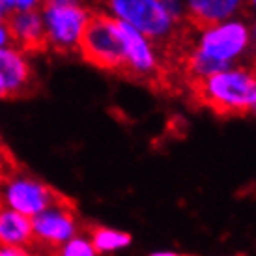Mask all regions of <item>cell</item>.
I'll list each match as a JSON object with an SVG mask.
<instances>
[{
  "label": "cell",
  "mask_w": 256,
  "mask_h": 256,
  "mask_svg": "<svg viewBox=\"0 0 256 256\" xmlns=\"http://www.w3.org/2000/svg\"><path fill=\"white\" fill-rule=\"evenodd\" d=\"M249 2H250V6L254 8V12H256V0H249Z\"/></svg>",
  "instance_id": "cb8c5ba5"
},
{
  "label": "cell",
  "mask_w": 256,
  "mask_h": 256,
  "mask_svg": "<svg viewBox=\"0 0 256 256\" xmlns=\"http://www.w3.org/2000/svg\"><path fill=\"white\" fill-rule=\"evenodd\" d=\"M78 52L88 64L105 72H124V49H122L118 21L105 12L92 14V19L78 43Z\"/></svg>",
  "instance_id": "3957f363"
},
{
  "label": "cell",
  "mask_w": 256,
  "mask_h": 256,
  "mask_svg": "<svg viewBox=\"0 0 256 256\" xmlns=\"http://www.w3.org/2000/svg\"><path fill=\"white\" fill-rule=\"evenodd\" d=\"M77 234H80V220L73 204L66 198L32 217V238L40 249L54 252Z\"/></svg>",
  "instance_id": "52a82bcc"
},
{
  "label": "cell",
  "mask_w": 256,
  "mask_h": 256,
  "mask_svg": "<svg viewBox=\"0 0 256 256\" xmlns=\"http://www.w3.org/2000/svg\"><path fill=\"white\" fill-rule=\"evenodd\" d=\"M150 256H194V254H184V252H174V250H159V252H152Z\"/></svg>",
  "instance_id": "d6986e66"
},
{
  "label": "cell",
  "mask_w": 256,
  "mask_h": 256,
  "mask_svg": "<svg viewBox=\"0 0 256 256\" xmlns=\"http://www.w3.org/2000/svg\"><path fill=\"white\" fill-rule=\"evenodd\" d=\"M0 245L28 250L30 245H34L32 219L14 210L0 208Z\"/></svg>",
  "instance_id": "7c38bea8"
},
{
  "label": "cell",
  "mask_w": 256,
  "mask_h": 256,
  "mask_svg": "<svg viewBox=\"0 0 256 256\" xmlns=\"http://www.w3.org/2000/svg\"><path fill=\"white\" fill-rule=\"evenodd\" d=\"M34 68L26 50L10 45L0 49V100L21 98L30 90Z\"/></svg>",
  "instance_id": "ba28073f"
},
{
  "label": "cell",
  "mask_w": 256,
  "mask_h": 256,
  "mask_svg": "<svg viewBox=\"0 0 256 256\" xmlns=\"http://www.w3.org/2000/svg\"><path fill=\"white\" fill-rule=\"evenodd\" d=\"M88 240L94 245V249L100 256L112 254L118 250L128 249L133 243V236L129 232L118 230V228L103 226V224H96V226L88 228Z\"/></svg>",
  "instance_id": "4fadbf2b"
},
{
  "label": "cell",
  "mask_w": 256,
  "mask_h": 256,
  "mask_svg": "<svg viewBox=\"0 0 256 256\" xmlns=\"http://www.w3.org/2000/svg\"><path fill=\"white\" fill-rule=\"evenodd\" d=\"M12 2L14 0H0V6L4 8V10H8V12H12Z\"/></svg>",
  "instance_id": "ffe728a7"
},
{
  "label": "cell",
  "mask_w": 256,
  "mask_h": 256,
  "mask_svg": "<svg viewBox=\"0 0 256 256\" xmlns=\"http://www.w3.org/2000/svg\"><path fill=\"white\" fill-rule=\"evenodd\" d=\"M250 43V28L242 21H224L202 30L198 47L194 52L214 62L232 68L238 56H242Z\"/></svg>",
  "instance_id": "8992f818"
},
{
  "label": "cell",
  "mask_w": 256,
  "mask_h": 256,
  "mask_svg": "<svg viewBox=\"0 0 256 256\" xmlns=\"http://www.w3.org/2000/svg\"><path fill=\"white\" fill-rule=\"evenodd\" d=\"M26 254H28V250H24V249L0 245V256H26Z\"/></svg>",
  "instance_id": "ac0fdd59"
},
{
  "label": "cell",
  "mask_w": 256,
  "mask_h": 256,
  "mask_svg": "<svg viewBox=\"0 0 256 256\" xmlns=\"http://www.w3.org/2000/svg\"><path fill=\"white\" fill-rule=\"evenodd\" d=\"M10 45H14L10 28H8L6 22H0V49H6V47H10Z\"/></svg>",
  "instance_id": "e0dca14e"
},
{
  "label": "cell",
  "mask_w": 256,
  "mask_h": 256,
  "mask_svg": "<svg viewBox=\"0 0 256 256\" xmlns=\"http://www.w3.org/2000/svg\"><path fill=\"white\" fill-rule=\"evenodd\" d=\"M64 196L49 184L30 174H12L0 182V208L14 210L24 217H36Z\"/></svg>",
  "instance_id": "277c9868"
},
{
  "label": "cell",
  "mask_w": 256,
  "mask_h": 256,
  "mask_svg": "<svg viewBox=\"0 0 256 256\" xmlns=\"http://www.w3.org/2000/svg\"><path fill=\"white\" fill-rule=\"evenodd\" d=\"M238 256H243V254H238Z\"/></svg>",
  "instance_id": "4316f807"
},
{
  "label": "cell",
  "mask_w": 256,
  "mask_h": 256,
  "mask_svg": "<svg viewBox=\"0 0 256 256\" xmlns=\"http://www.w3.org/2000/svg\"><path fill=\"white\" fill-rule=\"evenodd\" d=\"M196 92L204 105L220 116L250 112L256 101V75L242 68H230L196 80Z\"/></svg>",
  "instance_id": "6da1fadb"
},
{
  "label": "cell",
  "mask_w": 256,
  "mask_h": 256,
  "mask_svg": "<svg viewBox=\"0 0 256 256\" xmlns=\"http://www.w3.org/2000/svg\"><path fill=\"white\" fill-rule=\"evenodd\" d=\"M163 6L166 10V14L172 21L178 24L184 17H187V10H185V2L184 0H163Z\"/></svg>",
  "instance_id": "9a60e30c"
},
{
  "label": "cell",
  "mask_w": 256,
  "mask_h": 256,
  "mask_svg": "<svg viewBox=\"0 0 256 256\" xmlns=\"http://www.w3.org/2000/svg\"><path fill=\"white\" fill-rule=\"evenodd\" d=\"M118 30L124 49V72H128L133 77H152L159 70L157 54L152 42L122 21H118Z\"/></svg>",
  "instance_id": "9c48e42d"
},
{
  "label": "cell",
  "mask_w": 256,
  "mask_h": 256,
  "mask_svg": "<svg viewBox=\"0 0 256 256\" xmlns=\"http://www.w3.org/2000/svg\"><path fill=\"white\" fill-rule=\"evenodd\" d=\"M189 21L204 30L219 22L230 21L242 8L243 0H184Z\"/></svg>",
  "instance_id": "8fae6325"
},
{
  "label": "cell",
  "mask_w": 256,
  "mask_h": 256,
  "mask_svg": "<svg viewBox=\"0 0 256 256\" xmlns=\"http://www.w3.org/2000/svg\"><path fill=\"white\" fill-rule=\"evenodd\" d=\"M107 14L140 32L150 42L163 40L176 26L163 0H107Z\"/></svg>",
  "instance_id": "5b68a950"
},
{
  "label": "cell",
  "mask_w": 256,
  "mask_h": 256,
  "mask_svg": "<svg viewBox=\"0 0 256 256\" xmlns=\"http://www.w3.org/2000/svg\"><path fill=\"white\" fill-rule=\"evenodd\" d=\"M250 112H252L256 116V101H254V105H252V108H250Z\"/></svg>",
  "instance_id": "603a6c76"
},
{
  "label": "cell",
  "mask_w": 256,
  "mask_h": 256,
  "mask_svg": "<svg viewBox=\"0 0 256 256\" xmlns=\"http://www.w3.org/2000/svg\"><path fill=\"white\" fill-rule=\"evenodd\" d=\"M6 24L15 47L26 52L45 47V32L40 12H10Z\"/></svg>",
  "instance_id": "30bf717a"
},
{
  "label": "cell",
  "mask_w": 256,
  "mask_h": 256,
  "mask_svg": "<svg viewBox=\"0 0 256 256\" xmlns=\"http://www.w3.org/2000/svg\"><path fill=\"white\" fill-rule=\"evenodd\" d=\"M52 256H100L94 249V245L90 243L86 234H77L73 240L66 242L62 247H58Z\"/></svg>",
  "instance_id": "5bb4252c"
},
{
  "label": "cell",
  "mask_w": 256,
  "mask_h": 256,
  "mask_svg": "<svg viewBox=\"0 0 256 256\" xmlns=\"http://www.w3.org/2000/svg\"><path fill=\"white\" fill-rule=\"evenodd\" d=\"M45 0H14L12 12H40Z\"/></svg>",
  "instance_id": "2e32d148"
},
{
  "label": "cell",
  "mask_w": 256,
  "mask_h": 256,
  "mask_svg": "<svg viewBox=\"0 0 256 256\" xmlns=\"http://www.w3.org/2000/svg\"><path fill=\"white\" fill-rule=\"evenodd\" d=\"M250 40H252V43L256 45V21L252 22V26H250Z\"/></svg>",
  "instance_id": "7402d4cb"
},
{
  "label": "cell",
  "mask_w": 256,
  "mask_h": 256,
  "mask_svg": "<svg viewBox=\"0 0 256 256\" xmlns=\"http://www.w3.org/2000/svg\"><path fill=\"white\" fill-rule=\"evenodd\" d=\"M0 168H2V157H0Z\"/></svg>",
  "instance_id": "d4e9b609"
},
{
  "label": "cell",
  "mask_w": 256,
  "mask_h": 256,
  "mask_svg": "<svg viewBox=\"0 0 256 256\" xmlns=\"http://www.w3.org/2000/svg\"><path fill=\"white\" fill-rule=\"evenodd\" d=\"M26 256H34V254H30V252H28V254H26Z\"/></svg>",
  "instance_id": "484cf974"
},
{
  "label": "cell",
  "mask_w": 256,
  "mask_h": 256,
  "mask_svg": "<svg viewBox=\"0 0 256 256\" xmlns=\"http://www.w3.org/2000/svg\"><path fill=\"white\" fill-rule=\"evenodd\" d=\"M40 14L45 47L56 52L78 50V43L92 19V12L82 0H45Z\"/></svg>",
  "instance_id": "7a4b0ae2"
},
{
  "label": "cell",
  "mask_w": 256,
  "mask_h": 256,
  "mask_svg": "<svg viewBox=\"0 0 256 256\" xmlns=\"http://www.w3.org/2000/svg\"><path fill=\"white\" fill-rule=\"evenodd\" d=\"M8 14H10V12H8V10H4V8L0 6V22H6Z\"/></svg>",
  "instance_id": "44dd1931"
}]
</instances>
